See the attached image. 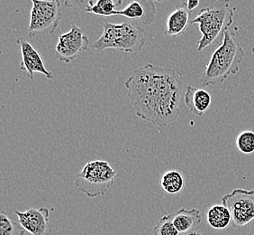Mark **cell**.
I'll return each mask as SVG.
<instances>
[{
	"label": "cell",
	"instance_id": "6da1fadb",
	"mask_svg": "<svg viewBox=\"0 0 254 235\" xmlns=\"http://www.w3.org/2000/svg\"><path fill=\"white\" fill-rule=\"evenodd\" d=\"M125 86L137 117L157 127L179 117L182 80L174 69L145 64L132 72Z\"/></svg>",
	"mask_w": 254,
	"mask_h": 235
},
{
	"label": "cell",
	"instance_id": "7a4b0ae2",
	"mask_svg": "<svg viewBox=\"0 0 254 235\" xmlns=\"http://www.w3.org/2000/svg\"><path fill=\"white\" fill-rule=\"evenodd\" d=\"M245 51L236 39L235 34L227 31L220 45L211 55L205 72L200 79L203 87L224 83L230 75L239 72L240 66L245 58Z\"/></svg>",
	"mask_w": 254,
	"mask_h": 235
},
{
	"label": "cell",
	"instance_id": "3957f363",
	"mask_svg": "<svg viewBox=\"0 0 254 235\" xmlns=\"http://www.w3.org/2000/svg\"><path fill=\"white\" fill-rule=\"evenodd\" d=\"M234 23V9L226 1H216L201 9L190 22L198 25L202 37L197 42V52H201L214 44L228 31Z\"/></svg>",
	"mask_w": 254,
	"mask_h": 235
},
{
	"label": "cell",
	"instance_id": "277c9868",
	"mask_svg": "<svg viewBox=\"0 0 254 235\" xmlns=\"http://www.w3.org/2000/svg\"><path fill=\"white\" fill-rule=\"evenodd\" d=\"M103 34L94 44V49L102 52L116 49L125 53L141 52L145 44V33L142 27L131 23H105Z\"/></svg>",
	"mask_w": 254,
	"mask_h": 235
},
{
	"label": "cell",
	"instance_id": "5b68a950",
	"mask_svg": "<svg viewBox=\"0 0 254 235\" xmlns=\"http://www.w3.org/2000/svg\"><path fill=\"white\" fill-rule=\"evenodd\" d=\"M117 171L108 161L94 160L87 163L78 173L75 186L89 198L104 196L116 181Z\"/></svg>",
	"mask_w": 254,
	"mask_h": 235
},
{
	"label": "cell",
	"instance_id": "8992f818",
	"mask_svg": "<svg viewBox=\"0 0 254 235\" xmlns=\"http://www.w3.org/2000/svg\"><path fill=\"white\" fill-rule=\"evenodd\" d=\"M28 34L30 38L39 34H53L61 25L62 4L58 0L32 1Z\"/></svg>",
	"mask_w": 254,
	"mask_h": 235
},
{
	"label": "cell",
	"instance_id": "52a82bcc",
	"mask_svg": "<svg viewBox=\"0 0 254 235\" xmlns=\"http://www.w3.org/2000/svg\"><path fill=\"white\" fill-rule=\"evenodd\" d=\"M228 208L234 227H243L254 220V190L236 188L222 198Z\"/></svg>",
	"mask_w": 254,
	"mask_h": 235
},
{
	"label": "cell",
	"instance_id": "ba28073f",
	"mask_svg": "<svg viewBox=\"0 0 254 235\" xmlns=\"http://www.w3.org/2000/svg\"><path fill=\"white\" fill-rule=\"evenodd\" d=\"M89 39L82 28L72 24L68 33L61 34L55 47V56L61 62L70 63L88 49Z\"/></svg>",
	"mask_w": 254,
	"mask_h": 235
},
{
	"label": "cell",
	"instance_id": "9c48e42d",
	"mask_svg": "<svg viewBox=\"0 0 254 235\" xmlns=\"http://www.w3.org/2000/svg\"><path fill=\"white\" fill-rule=\"evenodd\" d=\"M17 44L19 45L21 52V71H25L27 76L31 80L34 79L35 74H43L44 77L49 80H54V74L46 68L42 55L32 44H30L28 40L21 37L17 40Z\"/></svg>",
	"mask_w": 254,
	"mask_h": 235
},
{
	"label": "cell",
	"instance_id": "30bf717a",
	"mask_svg": "<svg viewBox=\"0 0 254 235\" xmlns=\"http://www.w3.org/2000/svg\"><path fill=\"white\" fill-rule=\"evenodd\" d=\"M18 223L32 235H53L49 224L48 208H28L25 212L15 211Z\"/></svg>",
	"mask_w": 254,
	"mask_h": 235
},
{
	"label": "cell",
	"instance_id": "8fae6325",
	"mask_svg": "<svg viewBox=\"0 0 254 235\" xmlns=\"http://www.w3.org/2000/svg\"><path fill=\"white\" fill-rule=\"evenodd\" d=\"M117 15L151 25L156 16V5L153 1H132L124 9L118 10Z\"/></svg>",
	"mask_w": 254,
	"mask_h": 235
},
{
	"label": "cell",
	"instance_id": "7c38bea8",
	"mask_svg": "<svg viewBox=\"0 0 254 235\" xmlns=\"http://www.w3.org/2000/svg\"><path fill=\"white\" fill-rule=\"evenodd\" d=\"M184 102L188 109L195 116L201 117L210 107L212 96L204 89L188 86L184 95Z\"/></svg>",
	"mask_w": 254,
	"mask_h": 235
},
{
	"label": "cell",
	"instance_id": "4fadbf2b",
	"mask_svg": "<svg viewBox=\"0 0 254 235\" xmlns=\"http://www.w3.org/2000/svg\"><path fill=\"white\" fill-rule=\"evenodd\" d=\"M168 216L181 235L195 230L202 222L200 211L195 208L190 210L182 208Z\"/></svg>",
	"mask_w": 254,
	"mask_h": 235
},
{
	"label": "cell",
	"instance_id": "5bb4252c",
	"mask_svg": "<svg viewBox=\"0 0 254 235\" xmlns=\"http://www.w3.org/2000/svg\"><path fill=\"white\" fill-rule=\"evenodd\" d=\"M190 12L187 8L185 3L181 7L171 12L167 19V28L165 34L168 36H178L184 34L190 25Z\"/></svg>",
	"mask_w": 254,
	"mask_h": 235
},
{
	"label": "cell",
	"instance_id": "9a60e30c",
	"mask_svg": "<svg viewBox=\"0 0 254 235\" xmlns=\"http://www.w3.org/2000/svg\"><path fill=\"white\" fill-rule=\"evenodd\" d=\"M206 220L212 228L216 230H223L232 224V216L226 206L216 205L212 206L207 211Z\"/></svg>",
	"mask_w": 254,
	"mask_h": 235
},
{
	"label": "cell",
	"instance_id": "2e32d148",
	"mask_svg": "<svg viewBox=\"0 0 254 235\" xmlns=\"http://www.w3.org/2000/svg\"><path fill=\"white\" fill-rule=\"evenodd\" d=\"M161 185L163 190L168 194L176 195L183 190L185 186V180L180 172L170 170L165 172L161 177Z\"/></svg>",
	"mask_w": 254,
	"mask_h": 235
},
{
	"label": "cell",
	"instance_id": "e0dca14e",
	"mask_svg": "<svg viewBox=\"0 0 254 235\" xmlns=\"http://www.w3.org/2000/svg\"><path fill=\"white\" fill-rule=\"evenodd\" d=\"M121 4V0H98L97 2L89 1V5L85 11L99 16H112L117 15L118 10H116V7Z\"/></svg>",
	"mask_w": 254,
	"mask_h": 235
},
{
	"label": "cell",
	"instance_id": "ac0fdd59",
	"mask_svg": "<svg viewBox=\"0 0 254 235\" xmlns=\"http://www.w3.org/2000/svg\"><path fill=\"white\" fill-rule=\"evenodd\" d=\"M25 230L19 223L9 219L5 213L0 214V235H25Z\"/></svg>",
	"mask_w": 254,
	"mask_h": 235
},
{
	"label": "cell",
	"instance_id": "d6986e66",
	"mask_svg": "<svg viewBox=\"0 0 254 235\" xmlns=\"http://www.w3.org/2000/svg\"><path fill=\"white\" fill-rule=\"evenodd\" d=\"M236 147L241 153L249 155L254 153V132L245 130L236 137Z\"/></svg>",
	"mask_w": 254,
	"mask_h": 235
},
{
	"label": "cell",
	"instance_id": "ffe728a7",
	"mask_svg": "<svg viewBox=\"0 0 254 235\" xmlns=\"http://www.w3.org/2000/svg\"><path fill=\"white\" fill-rule=\"evenodd\" d=\"M154 235H181L169 216H162L153 229Z\"/></svg>",
	"mask_w": 254,
	"mask_h": 235
},
{
	"label": "cell",
	"instance_id": "44dd1931",
	"mask_svg": "<svg viewBox=\"0 0 254 235\" xmlns=\"http://www.w3.org/2000/svg\"><path fill=\"white\" fill-rule=\"evenodd\" d=\"M185 3V5H186L187 8L188 10L190 11V12H192L193 10L195 9L199 4H200V2L198 1V0H195V1H188V2H184Z\"/></svg>",
	"mask_w": 254,
	"mask_h": 235
},
{
	"label": "cell",
	"instance_id": "7402d4cb",
	"mask_svg": "<svg viewBox=\"0 0 254 235\" xmlns=\"http://www.w3.org/2000/svg\"><path fill=\"white\" fill-rule=\"evenodd\" d=\"M204 235L203 234H201L199 231L197 230H193L191 231V232H189V233H187V234H183V235Z\"/></svg>",
	"mask_w": 254,
	"mask_h": 235
},
{
	"label": "cell",
	"instance_id": "603a6c76",
	"mask_svg": "<svg viewBox=\"0 0 254 235\" xmlns=\"http://www.w3.org/2000/svg\"><path fill=\"white\" fill-rule=\"evenodd\" d=\"M252 53H253V54H254V47H253V49H252Z\"/></svg>",
	"mask_w": 254,
	"mask_h": 235
},
{
	"label": "cell",
	"instance_id": "cb8c5ba5",
	"mask_svg": "<svg viewBox=\"0 0 254 235\" xmlns=\"http://www.w3.org/2000/svg\"></svg>",
	"mask_w": 254,
	"mask_h": 235
}]
</instances>
